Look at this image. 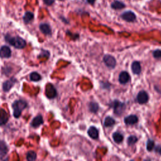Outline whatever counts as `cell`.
<instances>
[{
    "instance_id": "obj_1",
    "label": "cell",
    "mask_w": 161,
    "mask_h": 161,
    "mask_svg": "<svg viewBox=\"0 0 161 161\" xmlns=\"http://www.w3.org/2000/svg\"><path fill=\"white\" fill-rule=\"evenodd\" d=\"M5 40L8 44H10L11 45L15 47L16 49H22L25 47V46L27 45L25 40L18 36L12 37L9 34H7L5 36Z\"/></svg>"
},
{
    "instance_id": "obj_2",
    "label": "cell",
    "mask_w": 161,
    "mask_h": 161,
    "mask_svg": "<svg viewBox=\"0 0 161 161\" xmlns=\"http://www.w3.org/2000/svg\"><path fill=\"white\" fill-rule=\"evenodd\" d=\"M27 106V103L25 101L22 99L15 101L12 105L14 117L16 118H19L22 115L23 110L26 108Z\"/></svg>"
},
{
    "instance_id": "obj_3",
    "label": "cell",
    "mask_w": 161,
    "mask_h": 161,
    "mask_svg": "<svg viewBox=\"0 0 161 161\" xmlns=\"http://www.w3.org/2000/svg\"><path fill=\"white\" fill-rule=\"evenodd\" d=\"M110 106L114 109V112L116 115H121L124 110L125 105L123 103L118 100L113 101L112 103H110Z\"/></svg>"
},
{
    "instance_id": "obj_4",
    "label": "cell",
    "mask_w": 161,
    "mask_h": 161,
    "mask_svg": "<svg viewBox=\"0 0 161 161\" xmlns=\"http://www.w3.org/2000/svg\"><path fill=\"white\" fill-rule=\"evenodd\" d=\"M103 61L109 68H114L116 64V59L111 55H105L103 57Z\"/></svg>"
},
{
    "instance_id": "obj_5",
    "label": "cell",
    "mask_w": 161,
    "mask_h": 161,
    "mask_svg": "<svg viewBox=\"0 0 161 161\" xmlns=\"http://www.w3.org/2000/svg\"><path fill=\"white\" fill-rule=\"evenodd\" d=\"M122 19L128 22H132L136 19V15L132 11H127L122 14Z\"/></svg>"
},
{
    "instance_id": "obj_6",
    "label": "cell",
    "mask_w": 161,
    "mask_h": 161,
    "mask_svg": "<svg viewBox=\"0 0 161 161\" xmlns=\"http://www.w3.org/2000/svg\"><path fill=\"white\" fill-rule=\"evenodd\" d=\"M45 95L49 98H54L57 95V92L54 87V86L51 84H47L45 88Z\"/></svg>"
},
{
    "instance_id": "obj_7",
    "label": "cell",
    "mask_w": 161,
    "mask_h": 161,
    "mask_svg": "<svg viewBox=\"0 0 161 161\" xmlns=\"http://www.w3.org/2000/svg\"><path fill=\"white\" fill-rule=\"evenodd\" d=\"M137 100L140 104H145L149 101V95L145 91H141L137 95Z\"/></svg>"
},
{
    "instance_id": "obj_8",
    "label": "cell",
    "mask_w": 161,
    "mask_h": 161,
    "mask_svg": "<svg viewBox=\"0 0 161 161\" xmlns=\"http://www.w3.org/2000/svg\"><path fill=\"white\" fill-rule=\"evenodd\" d=\"M11 55H12V50L9 47L4 45L0 48V57L10 58Z\"/></svg>"
},
{
    "instance_id": "obj_9",
    "label": "cell",
    "mask_w": 161,
    "mask_h": 161,
    "mask_svg": "<svg viewBox=\"0 0 161 161\" xmlns=\"http://www.w3.org/2000/svg\"><path fill=\"white\" fill-rule=\"evenodd\" d=\"M43 123H44L43 117H42V115H39L33 118L30 123V125L33 127V128H38L39 126L43 124Z\"/></svg>"
},
{
    "instance_id": "obj_10",
    "label": "cell",
    "mask_w": 161,
    "mask_h": 161,
    "mask_svg": "<svg viewBox=\"0 0 161 161\" xmlns=\"http://www.w3.org/2000/svg\"><path fill=\"white\" fill-rule=\"evenodd\" d=\"M9 119L7 112L4 109H0V126L5 125Z\"/></svg>"
},
{
    "instance_id": "obj_11",
    "label": "cell",
    "mask_w": 161,
    "mask_h": 161,
    "mask_svg": "<svg viewBox=\"0 0 161 161\" xmlns=\"http://www.w3.org/2000/svg\"><path fill=\"white\" fill-rule=\"evenodd\" d=\"M40 31L46 35H50L52 34V30L50 25L47 23H42L40 25Z\"/></svg>"
},
{
    "instance_id": "obj_12",
    "label": "cell",
    "mask_w": 161,
    "mask_h": 161,
    "mask_svg": "<svg viewBox=\"0 0 161 161\" xmlns=\"http://www.w3.org/2000/svg\"><path fill=\"white\" fill-rule=\"evenodd\" d=\"M8 152L7 144L3 140H0V157L2 158L5 157Z\"/></svg>"
},
{
    "instance_id": "obj_13",
    "label": "cell",
    "mask_w": 161,
    "mask_h": 161,
    "mask_svg": "<svg viewBox=\"0 0 161 161\" xmlns=\"http://www.w3.org/2000/svg\"><path fill=\"white\" fill-rule=\"evenodd\" d=\"M16 82V80L14 79H11L10 80H8L3 84V89L5 92L9 91L12 87L14 86V84Z\"/></svg>"
},
{
    "instance_id": "obj_14",
    "label": "cell",
    "mask_w": 161,
    "mask_h": 161,
    "mask_svg": "<svg viewBox=\"0 0 161 161\" xmlns=\"http://www.w3.org/2000/svg\"><path fill=\"white\" fill-rule=\"evenodd\" d=\"M124 122L126 125H134L138 122V118L135 115H130L125 118Z\"/></svg>"
},
{
    "instance_id": "obj_15",
    "label": "cell",
    "mask_w": 161,
    "mask_h": 161,
    "mask_svg": "<svg viewBox=\"0 0 161 161\" xmlns=\"http://www.w3.org/2000/svg\"><path fill=\"white\" fill-rule=\"evenodd\" d=\"M119 79V82L121 84H126L129 82L130 79V76L127 72L123 71L120 74L119 79Z\"/></svg>"
},
{
    "instance_id": "obj_16",
    "label": "cell",
    "mask_w": 161,
    "mask_h": 161,
    "mask_svg": "<svg viewBox=\"0 0 161 161\" xmlns=\"http://www.w3.org/2000/svg\"><path fill=\"white\" fill-rule=\"evenodd\" d=\"M89 136L92 139H97L98 138L99 132L98 129L95 126H91L88 130Z\"/></svg>"
},
{
    "instance_id": "obj_17",
    "label": "cell",
    "mask_w": 161,
    "mask_h": 161,
    "mask_svg": "<svg viewBox=\"0 0 161 161\" xmlns=\"http://www.w3.org/2000/svg\"><path fill=\"white\" fill-rule=\"evenodd\" d=\"M132 71L135 74H139L141 72V65L139 62L135 61L132 64Z\"/></svg>"
},
{
    "instance_id": "obj_18",
    "label": "cell",
    "mask_w": 161,
    "mask_h": 161,
    "mask_svg": "<svg viewBox=\"0 0 161 161\" xmlns=\"http://www.w3.org/2000/svg\"><path fill=\"white\" fill-rule=\"evenodd\" d=\"M34 18V15L30 12H27L23 16V22L25 24H29Z\"/></svg>"
},
{
    "instance_id": "obj_19",
    "label": "cell",
    "mask_w": 161,
    "mask_h": 161,
    "mask_svg": "<svg viewBox=\"0 0 161 161\" xmlns=\"http://www.w3.org/2000/svg\"><path fill=\"white\" fill-rule=\"evenodd\" d=\"M113 139L116 143H120L123 140V136L119 132H115L113 134Z\"/></svg>"
},
{
    "instance_id": "obj_20",
    "label": "cell",
    "mask_w": 161,
    "mask_h": 161,
    "mask_svg": "<svg viewBox=\"0 0 161 161\" xmlns=\"http://www.w3.org/2000/svg\"><path fill=\"white\" fill-rule=\"evenodd\" d=\"M113 9L115 10H121L123 9L124 7H125V5L123 4L122 2L119 1H115L112 3L111 5Z\"/></svg>"
},
{
    "instance_id": "obj_21",
    "label": "cell",
    "mask_w": 161,
    "mask_h": 161,
    "mask_svg": "<svg viewBox=\"0 0 161 161\" xmlns=\"http://www.w3.org/2000/svg\"><path fill=\"white\" fill-rule=\"evenodd\" d=\"M115 123V120L113 119V118L110 117V116H107L105 120L104 121V125L106 127H109L112 126Z\"/></svg>"
},
{
    "instance_id": "obj_22",
    "label": "cell",
    "mask_w": 161,
    "mask_h": 161,
    "mask_svg": "<svg viewBox=\"0 0 161 161\" xmlns=\"http://www.w3.org/2000/svg\"><path fill=\"white\" fill-rule=\"evenodd\" d=\"M30 79L32 81L37 82L39 81L42 79V78L39 73L36 72H33L30 75Z\"/></svg>"
},
{
    "instance_id": "obj_23",
    "label": "cell",
    "mask_w": 161,
    "mask_h": 161,
    "mask_svg": "<svg viewBox=\"0 0 161 161\" xmlns=\"http://www.w3.org/2000/svg\"><path fill=\"white\" fill-rule=\"evenodd\" d=\"M37 159V154L34 151H29L27 154V159L29 161L35 160Z\"/></svg>"
},
{
    "instance_id": "obj_24",
    "label": "cell",
    "mask_w": 161,
    "mask_h": 161,
    "mask_svg": "<svg viewBox=\"0 0 161 161\" xmlns=\"http://www.w3.org/2000/svg\"><path fill=\"white\" fill-rule=\"evenodd\" d=\"M137 140H138V139L137 137L134 136V135H131V136H130L128 138V139H127V143H128L129 146H132L133 145V144L136 143Z\"/></svg>"
},
{
    "instance_id": "obj_25",
    "label": "cell",
    "mask_w": 161,
    "mask_h": 161,
    "mask_svg": "<svg viewBox=\"0 0 161 161\" xmlns=\"http://www.w3.org/2000/svg\"><path fill=\"white\" fill-rule=\"evenodd\" d=\"M154 145L155 144H154V140H152L151 139H149L147 142V150L149 152L152 151L154 147Z\"/></svg>"
},
{
    "instance_id": "obj_26",
    "label": "cell",
    "mask_w": 161,
    "mask_h": 161,
    "mask_svg": "<svg viewBox=\"0 0 161 161\" xmlns=\"http://www.w3.org/2000/svg\"><path fill=\"white\" fill-rule=\"evenodd\" d=\"M98 108H99V106H98V105L97 103H90L89 109H90V111L91 112L96 113L98 110Z\"/></svg>"
},
{
    "instance_id": "obj_27",
    "label": "cell",
    "mask_w": 161,
    "mask_h": 161,
    "mask_svg": "<svg viewBox=\"0 0 161 161\" xmlns=\"http://www.w3.org/2000/svg\"><path fill=\"white\" fill-rule=\"evenodd\" d=\"M155 58H161V50H156L153 53Z\"/></svg>"
},
{
    "instance_id": "obj_28",
    "label": "cell",
    "mask_w": 161,
    "mask_h": 161,
    "mask_svg": "<svg viewBox=\"0 0 161 161\" xmlns=\"http://www.w3.org/2000/svg\"><path fill=\"white\" fill-rule=\"evenodd\" d=\"M44 3L48 6L52 5L54 3V0H43Z\"/></svg>"
},
{
    "instance_id": "obj_29",
    "label": "cell",
    "mask_w": 161,
    "mask_h": 161,
    "mask_svg": "<svg viewBox=\"0 0 161 161\" xmlns=\"http://www.w3.org/2000/svg\"><path fill=\"white\" fill-rule=\"evenodd\" d=\"M156 150L157 152H158V153L161 155V146H159L157 147L156 149Z\"/></svg>"
},
{
    "instance_id": "obj_30",
    "label": "cell",
    "mask_w": 161,
    "mask_h": 161,
    "mask_svg": "<svg viewBox=\"0 0 161 161\" xmlns=\"http://www.w3.org/2000/svg\"><path fill=\"white\" fill-rule=\"evenodd\" d=\"M96 0H87V2L91 5H93L95 3Z\"/></svg>"
},
{
    "instance_id": "obj_31",
    "label": "cell",
    "mask_w": 161,
    "mask_h": 161,
    "mask_svg": "<svg viewBox=\"0 0 161 161\" xmlns=\"http://www.w3.org/2000/svg\"><path fill=\"white\" fill-rule=\"evenodd\" d=\"M61 1H62V0H61Z\"/></svg>"
}]
</instances>
